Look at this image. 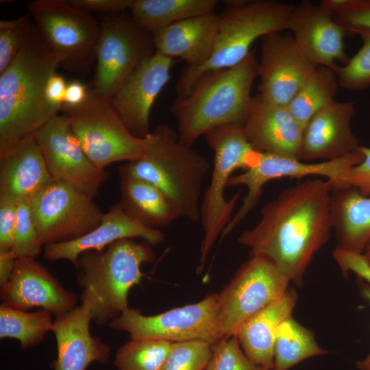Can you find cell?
<instances>
[{"label": "cell", "instance_id": "cell-18", "mask_svg": "<svg viewBox=\"0 0 370 370\" xmlns=\"http://www.w3.org/2000/svg\"><path fill=\"white\" fill-rule=\"evenodd\" d=\"M288 29L304 53L317 65L334 71L337 62L346 64L344 36L347 33L334 19V12L321 1H301L294 5Z\"/></svg>", "mask_w": 370, "mask_h": 370}, {"label": "cell", "instance_id": "cell-48", "mask_svg": "<svg viewBox=\"0 0 370 370\" xmlns=\"http://www.w3.org/2000/svg\"><path fill=\"white\" fill-rule=\"evenodd\" d=\"M362 254L366 260L370 263V241L366 245Z\"/></svg>", "mask_w": 370, "mask_h": 370}, {"label": "cell", "instance_id": "cell-4", "mask_svg": "<svg viewBox=\"0 0 370 370\" xmlns=\"http://www.w3.org/2000/svg\"><path fill=\"white\" fill-rule=\"evenodd\" d=\"M155 260L153 246L132 238L80 254L75 264L77 282L83 288L82 303L88 306L92 321L105 325L129 308L128 293L141 281V265Z\"/></svg>", "mask_w": 370, "mask_h": 370}, {"label": "cell", "instance_id": "cell-21", "mask_svg": "<svg viewBox=\"0 0 370 370\" xmlns=\"http://www.w3.org/2000/svg\"><path fill=\"white\" fill-rule=\"evenodd\" d=\"M243 127L256 151L299 159L304 128L287 106L257 94L252 97Z\"/></svg>", "mask_w": 370, "mask_h": 370}, {"label": "cell", "instance_id": "cell-43", "mask_svg": "<svg viewBox=\"0 0 370 370\" xmlns=\"http://www.w3.org/2000/svg\"><path fill=\"white\" fill-rule=\"evenodd\" d=\"M85 11H95L108 14H120L130 10L132 0H69Z\"/></svg>", "mask_w": 370, "mask_h": 370}, {"label": "cell", "instance_id": "cell-13", "mask_svg": "<svg viewBox=\"0 0 370 370\" xmlns=\"http://www.w3.org/2000/svg\"><path fill=\"white\" fill-rule=\"evenodd\" d=\"M41 246L77 239L97 227L101 212L93 199L52 179L30 201Z\"/></svg>", "mask_w": 370, "mask_h": 370}, {"label": "cell", "instance_id": "cell-33", "mask_svg": "<svg viewBox=\"0 0 370 370\" xmlns=\"http://www.w3.org/2000/svg\"><path fill=\"white\" fill-rule=\"evenodd\" d=\"M172 343L147 338L130 339L115 354L117 370H162Z\"/></svg>", "mask_w": 370, "mask_h": 370}, {"label": "cell", "instance_id": "cell-6", "mask_svg": "<svg viewBox=\"0 0 370 370\" xmlns=\"http://www.w3.org/2000/svg\"><path fill=\"white\" fill-rule=\"evenodd\" d=\"M219 14L210 58L198 66H186L176 83V99L186 97L204 73L233 67L251 51L258 38L288 29L293 5L279 1H227Z\"/></svg>", "mask_w": 370, "mask_h": 370}, {"label": "cell", "instance_id": "cell-17", "mask_svg": "<svg viewBox=\"0 0 370 370\" xmlns=\"http://www.w3.org/2000/svg\"><path fill=\"white\" fill-rule=\"evenodd\" d=\"M173 58L158 51L128 75L110 101L130 132L145 137L151 131L149 116L160 92L169 82Z\"/></svg>", "mask_w": 370, "mask_h": 370}, {"label": "cell", "instance_id": "cell-32", "mask_svg": "<svg viewBox=\"0 0 370 370\" xmlns=\"http://www.w3.org/2000/svg\"><path fill=\"white\" fill-rule=\"evenodd\" d=\"M53 316L51 312L42 308L27 312L2 304L0 306V338L16 339L22 349L36 346L51 331Z\"/></svg>", "mask_w": 370, "mask_h": 370}, {"label": "cell", "instance_id": "cell-37", "mask_svg": "<svg viewBox=\"0 0 370 370\" xmlns=\"http://www.w3.org/2000/svg\"><path fill=\"white\" fill-rule=\"evenodd\" d=\"M42 249L43 247L40 243L30 201L17 204L13 251L17 258H36Z\"/></svg>", "mask_w": 370, "mask_h": 370}, {"label": "cell", "instance_id": "cell-26", "mask_svg": "<svg viewBox=\"0 0 370 370\" xmlns=\"http://www.w3.org/2000/svg\"><path fill=\"white\" fill-rule=\"evenodd\" d=\"M297 300L296 291L288 288L281 297L247 319L236 334L247 356L267 370L273 369V349L278 328L292 315Z\"/></svg>", "mask_w": 370, "mask_h": 370}, {"label": "cell", "instance_id": "cell-39", "mask_svg": "<svg viewBox=\"0 0 370 370\" xmlns=\"http://www.w3.org/2000/svg\"><path fill=\"white\" fill-rule=\"evenodd\" d=\"M346 32H370V0H323Z\"/></svg>", "mask_w": 370, "mask_h": 370}, {"label": "cell", "instance_id": "cell-35", "mask_svg": "<svg viewBox=\"0 0 370 370\" xmlns=\"http://www.w3.org/2000/svg\"><path fill=\"white\" fill-rule=\"evenodd\" d=\"M212 344L204 341L172 343L162 370H206Z\"/></svg>", "mask_w": 370, "mask_h": 370}, {"label": "cell", "instance_id": "cell-29", "mask_svg": "<svg viewBox=\"0 0 370 370\" xmlns=\"http://www.w3.org/2000/svg\"><path fill=\"white\" fill-rule=\"evenodd\" d=\"M217 0H132L131 17L149 33L175 23L213 12Z\"/></svg>", "mask_w": 370, "mask_h": 370}, {"label": "cell", "instance_id": "cell-47", "mask_svg": "<svg viewBox=\"0 0 370 370\" xmlns=\"http://www.w3.org/2000/svg\"><path fill=\"white\" fill-rule=\"evenodd\" d=\"M360 280V291L362 297L370 304V285ZM356 367L358 370H370V351L362 360L356 362Z\"/></svg>", "mask_w": 370, "mask_h": 370}, {"label": "cell", "instance_id": "cell-14", "mask_svg": "<svg viewBox=\"0 0 370 370\" xmlns=\"http://www.w3.org/2000/svg\"><path fill=\"white\" fill-rule=\"evenodd\" d=\"M362 158L360 148L341 158L317 162L259 152L257 162L253 166L242 173L233 175L228 181L227 188L245 186L247 193L241 207L222 232L220 240L225 238L256 206L264 186L270 181L314 175L332 180L333 183H341L348 171Z\"/></svg>", "mask_w": 370, "mask_h": 370}, {"label": "cell", "instance_id": "cell-3", "mask_svg": "<svg viewBox=\"0 0 370 370\" xmlns=\"http://www.w3.org/2000/svg\"><path fill=\"white\" fill-rule=\"evenodd\" d=\"M255 50L238 64L202 75L188 94L176 99L170 112L177 123V136L192 147L210 130L227 124H243L252 97L251 87L258 77Z\"/></svg>", "mask_w": 370, "mask_h": 370}, {"label": "cell", "instance_id": "cell-41", "mask_svg": "<svg viewBox=\"0 0 370 370\" xmlns=\"http://www.w3.org/2000/svg\"><path fill=\"white\" fill-rule=\"evenodd\" d=\"M363 158L347 173L343 182L357 189L361 194L370 195V148L360 145Z\"/></svg>", "mask_w": 370, "mask_h": 370}, {"label": "cell", "instance_id": "cell-12", "mask_svg": "<svg viewBox=\"0 0 370 370\" xmlns=\"http://www.w3.org/2000/svg\"><path fill=\"white\" fill-rule=\"evenodd\" d=\"M152 35L132 18L107 14L100 22L93 90L110 99L128 75L156 52Z\"/></svg>", "mask_w": 370, "mask_h": 370}, {"label": "cell", "instance_id": "cell-25", "mask_svg": "<svg viewBox=\"0 0 370 370\" xmlns=\"http://www.w3.org/2000/svg\"><path fill=\"white\" fill-rule=\"evenodd\" d=\"M218 22L219 15L213 12L159 29L151 33L156 51L180 58L187 66H200L212 53Z\"/></svg>", "mask_w": 370, "mask_h": 370}, {"label": "cell", "instance_id": "cell-38", "mask_svg": "<svg viewBox=\"0 0 370 370\" xmlns=\"http://www.w3.org/2000/svg\"><path fill=\"white\" fill-rule=\"evenodd\" d=\"M206 370H267L254 362L243 352L236 335L212 345Z\"/></svg>", "mask_w": 370, "mask_h": 370}, {"label": "cell", "instance_id": "cell-40", "mask_svg": "<svg viewBox=\"0 0 370 370\" xmlns=\"http://www.w3.org/2000/svg\"><path fill=\"white\" fill-rule=\"evenodd\" d=\"M333 257L344 275L350 272L353 273L360 280L370 285V263L362 254L336 247L333 251Z\"/></svg>", "mask_w": 370, "mask_h": 370}, {"label": "cell", "instance_id": "cell-28", "mask_svg": "<svg viewBox=\"0 0 370 370\" xmlns=\"http://www.w3.org/2000/svg\"><path fill=\"white\" fill-rule=\"evenodd\" d=\"M121 199L125 212L143 226L159 230L172 224L180 214L173 203L156 186L119 171Z\"/></svg>", "mask_w": 370, "mask_h": 370}, {"label": "cell", "instance_id": "cell-10", "mask_svg": "<svg viewBox=\"0 0 370 370\" xmlns=\"http://www.w3.org/2000/svg\"><path fill=\"white\" fill-rule=\"evenodd\" d=\"M290 282L268 258L251 256L217 293V319L222 338L236 335L247 319L281 297Z\"/></svg>", "mask_w": 370, "mask_h": 370}, {"label": "cell", "instance_id": "cell-1", "mask_svg": "<svg viewBox=\"0 0 370 370\" xmlns=\"http://www.w3.org/2000/svg\"><path fill=\"white\" fill-rule=\"evenodd\" d=\"M333 182L306 180L282 190L260 210L255 226L244 230L238 243L251 256L272 260L297 286L314 254L333 230L330 199Z\"/></svg>", "mask_w": 370, "mask_h": 370}, {"label": "cell", "instance_id": "cell-46", "mask_svg": "<svg viewBox=\"0 0 370 370\" xmlns=\"http://www.w3.org/2000/svg\"><path fill=\"white\" fill-rule=\"evenodd\" d=\"M17 256L13 250L0 251V286L10 280L14 271Z\"/></svg>", "mask_w": 370, "mask_h": 370}, {"label": "cell", "instance_id": "cell-42", "mask_svg": "<svg viewBox=\"0 0 370 370\" xmlns=\"http://www.w3.org/2000/svg\"><path fill=\"white\" fill-rule=\"evenodd\" d=\"M16 218V204L0 201V251L12 250Z\"/></svg>", "mask_w": 370, "mask_h": 370}, {"label": "cell", "instance_id": "cell-22", "mask_svg": "<svg viewBox=\"0 0 370 370\" xmlns=\"http://www.w3.org/2000/svg\"><path fill=\"white\" fill-rule=\"evenodd\" d=\"M92 316L82 303L71 311L55 317L51 331L56 341L57 358L53 370H86L90 364L108 362L110 348L90 331Z\"/></svg>", "mask_w": 370, "mask_h": 370}, {"label": "cell", "instance_id": "cell-9", "mask_svg": "<svg viewBox=\"0 0 370 370\" xmlns=\"http://www.w3.org/2000/svg\"><path fill=\"white\" fill-rule=\"evenodd\" d=\"M27 6L60 66L79 75L88 74L96 64L100 23L69 0H32Z\"/></svg>", "mask_w": 370, "mask_h": 370}, {"label": "cell", "instance_id": "cell-19", "mask_svg": "<svg viewBox=\"0 0 370 370\" xmlns=\"http://www.w3.org/2000/svg\"><path fill=\"white\" fill-rule=\"evenodd\" d=\"M36 258H17L9 281L1 287L3 304L27 311L38 307L54 317L75 308L77 295L66 289Z\"/></svg>", "mask_w": 370, "mask_h": 370}, {"label": "cell", "instance_id": "cell-2", "mask_svg": "<svg viewBox=\"0 0 370 370\" xmlns=\"http://www.w3.org/2000/svg\"><path fill=\"white\" fill-rule=\"evenodd\" d=\"M60 64L33 23L12 64L0 73V156L35 134L60 110L45 90Z\"/></svg>", "mask_w": 370, "mask_h": 370}, {"label": "cell", "instance_id": "cell-31", "mask_svg": "<svg viewBox=\"0 0 370 370\" xmlns=\"http://www.w3.org/2000/svg\"><path fill=\"white\" fill-rule=\"evenodd\" d=\"M338 86L333 69L325 66L316 68L287 106L304 130L315 114L334 101Z\"/></svg>", "mask_w": 370, "mask_h": 370}, {"label": "cell", "instance_id": "cell-34", "mask_svg": "<svg viewBox=\"0 0 370 370\" xmlns=\"http://www.w3.org/2000/svg\"><path fill=\"white\" fill-rule=\"evenodd\" d=\"M357 34L362 38V47L346 64L338 66L335 70L339 86L354 91L370 86V32Z\"/></svg>", "mask_w": 370, "mask_h": 370}, {"label": "cell", "instance_id": "cell-44", "mask_svg": "<svg viewBox=\"0 0 370 370\" xmlns=\"http://www.w3.org/2000/svg\"><path fill=\"white\" fill-rule=\"evenodd\" d=\"M66 85L64 78L56 73L49 78L46 86L45 95L48 102L60 110L64 104Z\"/></svg>", "mask_w": 370, "mask_h": 370}, {"label": "cell", "instance_id": "cell-27", "mask_svg": "<svg viewBox=\"0 0 370 370\" xmlns=\"http://www.w3.org/2000/svg\"><path fill=\"white\" fill-rule=\"evenodd\" d=\"M337 248L362 254L370 241V195L344 184H334L330 199Z\"/></svg>", "mask_w": 370, "mask_h": 370}, {"label": "cell", "instance_id": "cell-16", "mask_svg": "<svg viewBox=\"0 0 370 370\" xmlns=\"http://www.w3.org/2000/svg\"><path fill=\"white\" fill-rule=\"evenodd\" d=\"M317 66L291 33L267 35L262 38L258 64V94L271 103L288 106Z\"/></svg>", "mask_w": 370, "mask_h": 370}, {"label": "cell", "instance_id": "cell-20", "mask_svg": "<svg viewBox=\"0 0 370 370\" xmlns=\"http://www.w3.org/2000/svg\"><path fill=\"white\" fill-rule=\"evenodd\" d=\"M355 106L351 101H333L305 127L299 158L306 162L339 159L359 149L352 123Z\"/></svg>", "mask_w": 370, "mask_h": 370}, {"label": "cell", "instance_id": "cell-36", "mask_svg": "<svg viewBox=\"0 0 370 370\" xmlns=\"http://www.w3.org/2000/svg\"><path fill=\"white\" fill-rule=\"evenodd\" d=\"M32 25L29 14L15 19L0 21V73L16 58Z\"/></svg>", "mask_w": 370, "mask_h": 370}, {"label": "cell", "instance_id": "cell-15", "mask_svg": "<svg viewBox=\"0 0 370 370\" xmlns=\"http://www.w3.org/2000/svg\"><path fill=\"white\" fill-rule=\"evenodd\" d=\"M52 179L94 199L108 180L105 169L88 157L67 119L56 114L34 135Z\"/></svg>", "mask_w": 370, "mask_h": 370}, {"label": "cell", "instance_id": "cell-24", "mask_svg": "<svg viewBox=\"0 0 370 370\" xmlns=\"http://www.w3.org/2000/svg\"><path fill=\"white\" fill-rule=\"evenodd\" d=\"M51 180L34 136L0 156V201H30Z\"/></svg>", "mask_w": 370, "mask_h": 370}, {"label": "cell", "instance_id": "cell-45", "mask_svg": "<svg viewBox=\"0 0 370 370\" xmlns=\"http://www.w3.org/2000/svg\"><path fill=\"white\" fill-rule=\"evenodd\" d=\"M89 93L87 87L79 81H72L67 84L64 95V104L75 107L82 104Z\"/></svg>", "mask_w": 370, "mask_h": 370}, {"label": "cell", "instance_id": "cell-5", "mask_svg": "<svg viewBox=\"0 0 370 370\" xmlns=\"http://www.w3.org/2000/svg\"><path fill=\"white\" fill-rule=\"evenodd\" d=\"M151 132L152 142L143 156L121 165L119 171L152 184L173 203L180 217L200 222L203 182L209 161L182 144L169 125L161 123Z\"/></svg>", "mask_w": 370, "mask_h": 370}, {"label": "cell", "instance_id": "cell-30", "mask_svg": "<svg viewBox=\"0 0 370 370\" xmlns=\"http://www.w3.org/2000/svg\"><path fill=\"white\" fill-rule=\"evenodd\" d=\"M328 351L316 341L314 334L291 316L278 328L273 349V370H288L306 359Z\"/></svg>", "mask_w": 370, "mask_h": 370}, {"label": "cell", "instance_id": "cell-11", "mask_svg": "<svg viewBox=\"0 0 370 370\" xmlns=\"http://www.w3.org/2000/svg\"><path fill=\"white\" fill-rule=\"evenodd\" d=\"M217 299V293H210L197 303L151 316L127 308L109 325L130 334V339H156L171 343L199 340L213 345L223 339Z\"/></svg>", "mask_w": 370, "mask_h": 370}, {"label": "cell", "instance_id": "cell-23", "mask_svg": "<svg viewBox=\"0 0 370 370\" xmlns=\"http://www.w3.org/2000/svg\"><path fill=\"white\" fill-rule=\"evenodd\" d=\"M125 238H141L154 247L162 243L165 236L161 230L145 227L132 219L118 203L103 213L99 225L86 235L69 242L44 246L43 256L48 261L65 260L75 266L82 253L103 251Z\"/></svg>", "mask_w": 370, "mask_h": 370}, {"label": "cell", "instance_id": "cell-8", "mask_svg": "<svg viewBox=\"0 0 370 370\" xmlns=\"http://www.w3.org/2000/svg\"><path fill=\"white\" fill-rule=\"evenodd\" d=\"M60 112L88 157L102 169L114 162L139 159L153 140L151 132L145 137L132 134L110 99L93 90L82 104L62 105Z\"/></svg>", "mask_w": 370, "mask_h": 370}, {"label": "cell", "instance_id": "cell-7", "mask_svg": "<svg viewBox=\"0 0 370 370\" xmlns=\"http://www.w3.org/2000/svg\"><path fill=\"white\" fill-rule=\"evenodd\" d=\"M206 143L214 153L209 186L204 191L200 207V222L204 237L201 243L199 264L201 271L217 239L230 223L242 190L227 200L224 190L234 172L244 171L257 162L259 152L253 149L243 124L232 123L215 127L205 135Z\"/></svg>", "mask_w": 370, "mask_h": 370}]
</instances>
